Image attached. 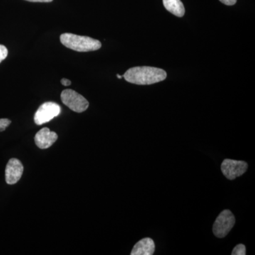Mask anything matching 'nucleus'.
<instances>
[{
  "mask_svg": "<svg viewBox=\"0 0 255 255\" xmlns=\"http://www.w3.org/2000/svg\"><path fill=\"white\" fill-rule=\"evenodd\" d=\"M167 73L162 69L153 67H134L128 69L124 78L130 83L138 85H148L163 81Z\"/></svg>",
  "mask_w": 255,
  "mask_h": 255,
  "instance_id": "f257e3e1",
  "label": "nucleus"
},
{
  "mask_svg": "<svg viewBox=\"0 0 255 255\" xmlns=\"http://www.w3.org/2000/svg\"><path fill=\"white\" fill-rule=\"evenodd\" d=\"M60 40L63 46L78 52L95 51L100 49L102 47V43L98 40L73 33H63L60 37Z\"/></svg>",
  "mask_w": 255,
  "mask_h": 255,
  "instance_id": "f03ea898",
  "label": "nucleus"
},
{
  "mask_svg": "<svg viewBox=\"0 0 255 255\" xmlns=\"http://www.w3.org/2000/svg\"><path fill=\"white\" fill-rule=\"evenodd\" d=\"M60 97L64 105L77 113H82L88 109V101L83 96L73 90L67 89L63 90Z\"/></svg>",
  "mask_w": 255,
  "mask_h": 255,
  "instance_id": "7ed1b4c3",
  "label": "nucleus"
},
{
  "mask_svg": "<svg viewBox=\"0 0 255 255\" xmlns=\"http://www.w3.org/2000/svg\"><path fill=\"white\" fill-rule=\"evenodd\" d=\"M236 224L234 215L230 210L223 211L215 221L213 226V233L216 237H226Z\"/></svg>",
  "mask_w": 255,
  "mask_h": 255,
  "instance_id": "20e7f679",
  "label": "nucleus"
},
{
  "mask_svg": "<svg viewBox=\"0 0 255 255\" xmlns=\"http://www.w3.org/2000/svg\"><path fill=\"white\" fill-rule=\"evenodd\" d=\"M61 112V108L55 102H48L40 106L34 116L36 125L48 123L55 117H58Z\"/></svg>",
  "mask_w": 255,
  "mask_h": 255,
  "instance_id": "39448f33",
  "label": "nucleus"
},
{
  "mask_svg": "<svg viewBox=\"0 0 255 255\" xmlns=\"http://www.w3.org/2000/svg\"><path fill=\"white\" fill-rule=\"evenodd\" d=\"M248 164L245 161L226 159L221 164V171L223 175L230 180L241 177L248 170Z\"/></svg>",
  "mask_w": 255,
  "mask_h": 255,
  "instance_id": "423d86ee",
  "label": "nucleus"
},
{
  "mask_svg": "<svg viewBox=\"0 0 255 255\" xmlns=\"http://www.w3.org/2000/svg\"><path fill=\"white\" fill-rule=\"evenodd\" d=\"M23 172L22 163L18 159H10L5 169V180L8 184L12 185L21 179Z\"/></svg>",
  "mask_w": 255,
  "mask_h": 255,
  "instance_id": "0eeeda50",
  "label": "nucleus"
},
{
  "mask_svg": "<svg viewBox=\"0 0 255 255\" xmlns=\"http://www.w3.org/2000/svg\"><path fill=\"white\" fill-rule=\"evenodd\" d=\"M56 132L50 131L48 128H43L35 135V142L40 149H47L58 140Z\"/></svg>",
  "mask_w": 255,
  "mask_h": 255,
  "instance_id": "6e6552de",
  "label": "nucleus"
},
{
  "mask_svg": "<svg viewBox=\"0 0 255 255\" xmlns=\"http://www.w3.org/2000/svg\"><path fill=\"white\" fill-rule=\"evenodd\" d=\"M155 245L153 240L145 238L137 242L132 248L131 255H152L155 253Z\"/></svg>",
  "mask_w": 255,
  "mask_h": 255,
  "instance_id": "1a4fd4ad",
  "label": "nucleus"
},
{
  "mask_svg": "<svg viewBox=\"0 0 255 255\" xmlns=\"http://www.w3.org/2000/svg\"><path fill=\"white\" fill-rule=\"evenodd\" d=\"M165 9L178 17H182L185 14V9L181 0H163Z\"/></svg>",
  "mask_w": 255,
  "mask_h": 255,
  "instance_id": "9d476101",
  "label": "nucleus"
},
{
  "mask_svg": "<svg viewBox=\"0 0 255 255\" xmlns=\"http://www.w3.org/2000/svg\"><path fill=\"white\" fill-rule=\"evenodd\" d=\"M232 255H246V248L243 244L238 245L237 246L235 247L234 249L231 253Z\"/></svg>",
  "mask_w": 255,
  "mask_h": 255,
  "instance_id": "9b49d317",
  "label": "nucleus"
},
{
  "mask_svg": "<svg viewBox=\"0 0 255 255\" xmlns=\"http://www.w3.org/2000/svg\"><path fill=\"white\" fill-rule=\"evenodd\" d=\"M11 121L7 119H0V131H4L11 124Z\"/></svg>",
  "mask_w": 255,
  "mask_h": 255,
  "instance_id": "f8f14e48",
  "label": "nucleus"
},
{
  "mask_svg": "<svg viewBox=\"0 0 255 255\" xmlns=\"http://www.w3.org/2000/svg\"><path fill=\"white\" fill-rule=\"evenodd\" d=\"M8 50L3 45H0V63L7 57Z\"/></svg>",
  "mask_w": 255,
  "mask_h": 255,
  "instance_id": "ddd939ff",
  "label": "nucleus"
},
{
  "mask_svg": "<svg viewBox=\"0 0 255 255\" xmlns=\"http://www.w3.org/2000/svg\"><path fill=\"white\" fill-rule=\"evenodd\" d=\"M220 1H221L223 4L228 5V6H233V5L236 4L237 0H220Z\"/></svg>",
  "mask_w": 255,
  "mask_h": 255,
  "instance_id": "4468645a",
  "label": "nucleus"
},
{
  "mask_svg": "<svg viewBox=\"0 0 255 255\" xmlns=\"http://www.w3.org/2000/svg\"><path fill=\"white\" fill-rule=\"evenodd\" d=\"M60 82H61L62 85H64V86H69V85H71V81L66 78L62 79Z\"/></svg>",
  "mask_w": 255,
  "mask_h": 255,
  "instance_id": "2eb2a0df",
  "label": "nucleus"
},
{
  "mask_svg": "<svg viewBox=\"0 0 255 255\" xmlns=\"http://www.w3.org/2000/svg\"><path fill=\"white\" fill-rule=\"evenodd\" d=\"M31 2H51L53 0H26Z\"/></svg>",
  "mask_w": 255,
  "mask_h": 255,
  "instance_id": "dca6fc26",
  "label": "nucleus"
},
{
  "mask_svg": "<svg viewBox=\"0 0 255 255\" xmlns=\"http://www.w3.org/2000/svg\"><path fill=\"white\" fill-rule=\"evenodd\" d=\"M117 78H118L119 79H122V78H124V76H121L120 75H117Z\"/></svg>",
  "mask_w": 255,
  "mask_h": 255,
  "instance_id": "f3484780",
  "label": "nucleus"
}]
</instances>
